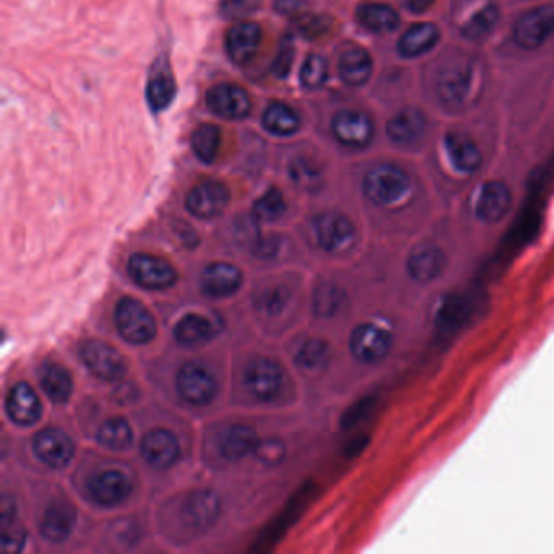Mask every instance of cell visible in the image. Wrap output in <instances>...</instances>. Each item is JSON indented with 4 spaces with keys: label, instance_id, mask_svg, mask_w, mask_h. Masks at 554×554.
Masks as SVG:
<instances>
[{
    "label": "cell",
    "instance_id": "1",
    "mask_svg": "<svg viewBox=\"0 0 554 554\" xmlns=\"http://www.w3.org/2000/svg\"><path fill=\"white\" fill-rule=\"evenodd\" d=\"M362 193L379 207H397L413 193V179L395 164H381L366 174Z\"/></svg>",
    "mask_w": 554,
    "mask_h": 554
},
{
    "label": "cell",
    "instance_id": "2",
    "mask_svg": "<svg viewBox=\"0 0 554 554\" xmlns=\"http://www.w3.org/2000/svg\"><path fill=\"white\" fill-rule=\"evenodd\" d=\"M116 326L129 343L143 345L155 339V319L141 301L132 298H122L116 306Z\"/></svg>",
    "mask_w": 554,
    "mask_h": 554
},
{
    "label": "cell",
    "instance_id": "3",
    "mask_svg": "<svg viewBox=\"0 0 554 554\" xmlns=\"http://www.w3.org/2000/svg\"><path fill=\"white\" fill-rule=\"evenodd\" d=\"M314 235L319 246L329 254H345L356 243L355 225L339 212L319 214L314 222Z\"/></svg>",
    "mask_w": 554,
    "mask_h": 554
},
{
    "label": "cell",
    "instance_id": "4",
    "mask_svg": "<svg viewBox=\"0 0 554 554\" xmlns=\"http://www.w3.org/2000/svg\"><path fill=\"white\" fill-rule=\"evenodd\" d=\"M393 339L384 327L361 324L350 337V350L358 361L366 364L382 361L391 353Z\"/></svg>",
    "mask_w": 554,
    "mask_h": 554
},
{
    "label": "cell",
    "instance_id": "5",
    "mask_svg": "<svg viewBox=\"0 0 554 554\" xmlns=\"http://www.w3.org/2000/svg\"><path fill=\"white\" fill-rule=\"evenodd\" d=\"M207 106L218 118L226 120H243L251 114L249 93L235 83H218L208 89Z\"/></svg>",
    "mask_w": 554,
    "mask_h": 554
},
{
    "label": "cell",
    "instance_id": "6",
    "mask_svg": "<svg viewBox=\"0 0 554 554\" xmlns=\"http://www.w3.org/2000/svg\"><path fill=\"white\" fill-rule=\"evenodd\" d=\"M179 395L193 405H208L218 393V382L197 362H185L178 374Z\"/></svg>",
    "mask_w": 554,
    "mask_h": 554
},
{
    "label": "cell",
    "instance_id": "7",
    "mask_svg": "<svg viewBox=\"0 0 554 554\" xmlns=\"http://www.w3.org/2000/svg\"><path fill=\"white\" fill-rule=\"evenodd\" d=\"M80 355L87 368L101 379L118 381L126 374L127 362L124 356L104 341H85L80 347Z\"/></svg>",
    "mask_w": 554,
    "mask_h": 554
},
{
    "label": "cell",
    "instance_id": "8",
    "mask_svg": "<svg viewBox=\"0 0 554 554\" xmlns=\"http://www.w3.org/2000/svg\"><path fill=\"white\" fill-rule=\"evenodd\" d=\"M129 274L137 285L147 289L170 288L178 278L176 270L166 260L148 254H135L131 257Z\"/></svg>",
    "mask_w": 554,
    "mask_h": 554
},
{
    "label": "cell",
    "instance_id": "9",
    "mask_svg": "<svg viewBox=\"0 0 554 554\" xmlns=\"http://www.w3.org/2000/svg\"><path fill=\"white\" fill-rule=\"evenodd\" d=\"M554 33V8L537 7L518 18L514 28L516 43L524 49H537Z\"/></svg>",
    "mask_w": 554,
    "mask_h": 554
},
{
    "label": "cell",
    "instance_id": "10",
    "mask_svg": "<svg viewBox=\"0 0 554 554\" xmlns=\"http://www.w3.org/2000/svg\"><path fill=\"white\" fill-rule=\"evenodd\" d=\"M332 132L341 145L362 148L374 137V124L370 116L355 110H343L332 119Z\"/></svg>",
    "mask_w": 554,
    "mask_h": 554
},
{
    "label": "cell",
    "instance_id": "11",
    "mask_svg": "<svg viewBox=\"0 0 554 554\" xmlns=\"http://www.w3.org/2000/svg\"><path fill=\"white\" fill-rule=\"evenodd\" d=\"M229 189L220 181H205L195 185L185 199L187 210L202 220H210L228 207Z\"/></svg>",
    "mask_w": 554,
    "mask_h": 554
},
{
    "label": "cell",
    "instance_id": "12",
    "mask_svg": "<svg viewBox=\"0 0 554 554\" xmlns=\"http://www.w3.org/2000/svg\"><path fill=\"white\" fill-rule=\"evenodd\" d=\"M262 45V28L257 23L237 22L229 28L225 39V47L229 59L237 66H246L256 59Z\"/></svg>",
    "mask_w": 554,
    "mask_h": 554
},
{
    "label": "cell",
    "instance_id": "13",
    "mask_svg": "<svg viewBox=\"0 0 554 554\" xmlns=\"http://www.w3.org/2000/svg\"><path fill=\"white\" fill-rule=\"evenodd\" d=\"M246 387L256 399L272 400L283 385V370L274 360H256L246 370Z\"/></svg>",
    "mask_w": 554,
    "mask_h": 554
},
{
    "label": "cell",
    "instance_id": "14",
    "mask_svg": "<svg viewBox=\"0 0 554 554\" xmlns=\"http://www.w3.org/2000/svg\"><path fill=\"white\" fill-rule=\"evenodd\" d=\"M447 267V257L437 246L423 243L408 254V275L418 283H431L444 274Z\"/></svg>",
    "mask_w": 554,
    "mask_h": 554
},
{
    "label": "cell",
    "instance_id": "15",
    "mask_svg": "<svg viewBox=\"0 0 554 554\" xmlns=\"http://www.w3.org/2000/svg\"><path fill=\"white\" fill-rule=\"evenodd\" d=\"M437 89L445 103L452 106L465 104L476 91L475 66H458L444 70Z\"/></svg>",
    "mask_w": 554,
    "mask_h": 554
},
{
    "label": "cell",
    "instance_id": "16",
    "mask_svg": "<svg viewBox=\"0 0 554 554\" xmlns=\"http://www.w3.org/2000/svg\"><path fill=\"white\" fill-rule=\"evenodd\" d=\"M510 204L512 195L509 187L499 181H491L481 185L475 197V214L481 222H501L504 216L509 214Z\"/></svg>",
    "mask_w": 554,
    "mask_h": 554
},
{
    "label": "cell",
    "instance_id": "17",
    "mask_svg": "<svg viewBox=\"0 0 554 554\" xmlns=\"http://www.w3.org/2000/svg\"><path fill=\"white\" fill-rule=\"evenodd\" d=\"M74 443L60 429H45L35 439V452L39 460L52 468L66 466L74 457Z\"/></svg>",
    "mask_w": 554,
    "mask_h": 554
},
{
    "label": "cell",
    "instance_id": "18",
    "mask_svg": "<svg viewBox=\"0 0 554 554\" xmlns=\"http://www.w3.org/2000/svg\"><path fill=\"white\" fill-rule=\"evenodd\" d=\"M179 441L168 429H152L141 441V455L150 465L168 468L179 457Z\"/></svg>",
    "mask_w": 554,
    "mask_h": 554
},
{
    "label": "cell",
    "instance_id": "19",
    "mask_svg": "<svg viewBox=\"0 0 554 554\" xmlns=\"http://www.w3.org/2000/svg\"><path fill=\"white\" fill-rule=\"evenodd\" d=\"M176 97V82L166 57L155 60L148 75L147 101L155 112L164 111Z\"/></svg>",
    "mask_w": 554,
    "mask_h": 554
},
{
    "label": "cell",
    "instance_id": "20",
    "mask_svg": "<svg viewBox=\"0 0 554 554\" xmlns=\"http://www.w3.org/2000/svg\"><path fill=\"white\" fill-rule=\"evenodd\" d=\"M132 491V483L127 475L118 470L99 473L89 481V493L97 503L103 506H116L126 501Z\"/></svg>",
    "mask_w": 554,
    "mask_h": 554
},
{
    "label": "cell",
    "instance_id": "21",
    "mask_svg": "<svg viewBox=\"0 0 554 554\" xmlns=\"http://www.w3.org/2000/svg\"><path fill=\"white\" fill-rule=\"evenodd\" d=\"M7 412L12 422L20 426H30L41 418V402L31 385L20 382L12 387L8 392Z\"/></svg>",
    "mask_w": 554,
    "mask_h": 554
},
{
    "label": "cell",
    "instance_id": "22",
    "mask_svg": "<svg viewBox=\"0 0 554 554\" xmlns=\"http://www.w3.org/2000/svg\"><path fill=\"white\" fill-rule=\"evenodd\" d=\"M243 283V274L236 266L226 262H214L202 275L204 293L214 298L233 295Z\"/></svg>",
    "mask_w": 554,
    "mask_h": 554
},
{
    "label": "cell",
    "instance_id": "23",
    "mask_svg": "<svg viewBox=\"0 0 554 554\" xmlns=\"http://www.w3.org/2000/svg\"><path fill=\"white\" fill-rule=\"evenodd\" d=\"M445 150L451 160L452 166L460 172L472 174L480 170L483 156L475 141L464 133H449L445 137Z\"/></svg>",
    "mask_w": 554,
    "mask_h": 554
},
{
    "label": "cell",
    "instance_id": "24",
    "mask_svg": "<svg viewBox=\"0 0 554 554\" xmlns=\"http://www.w3.org/2000/svg\"><path fill=\"white\" fill-rule=\"evenodd\" d=\"M75 527V509L67 501L52 503L41 520V533L52 543L68 538Z\"/></svg>",
    "mask_w": 554,
    "mask_h": 554
},
{
    "label": "cell",
    "instance_id": "25",
    "mask_svg": "<svg viewBox=\"0 0 554 554\" xmlns=\"http://www.w3.org/2000/svg\"><path fill=\"white\" fill-rule=\"evenodd\" d=\"M426 129V119L422 111L414 108H407L393 116L387 124V133L392 141L399 145H412L420 141Z\"/></svg>",
    "mask_w": 554,
    "mask_h": 554
},
{
    "label": "cell",
    "instance_id": "26",
    "mask_svg": "<svg viewBox=\"0 0 554 554\" xmlns=\"http://www.w3.org/2000/svg\"><path fill=\"white\" fill-rule=\"evenodd\" d=\"M257 443L259 441L254 429L246 424H235L223 431L222 436L218 439V447L223 457L228 460H239L256 451Z\"/></svg>",
    "mask_w": 554,
    "mask_h": 554
},
{
    "label": "cell",
    "instance_id": "27",
    "mask_svg": "<svg viewBox=\"0 0 554 554\" xmlns=\"http://www.w3.org/2000/svg\"><path fill=\"white\" fill-rule=\"evenodd\" d=\"M339 74L341 82L348 87H361L370 80L372 74V59L368 51L361 47H353L341 54L339 60Z\"/></svg>",
    "mask_w": 554,
    "mask_h": 554
},
{
    "label": "cell",
    "instance_id": "28",
    "mask_svg": "<svg viewBox=\"0 0 554 554\" xmlns=\"http://www.w3.org/2000/svg\"><path fill=\"white\" fill-rule=\"evenodd\" d=\"M356 18L366 30L379 35L392 33L400 23L397 12L391 5L377 4V2H368L360 5L356 10Z\"/></svg>",
    "mask_w": 554,
    "mask_h": 554
},
{
    "label": "cell",
    "instance_id": "29",
    "mask_svg": "<svg viewBox=\"0 0 554 554\" xmlns=\"http://www.w3.org/2000/svg\"><path fill=\"white\" fill-rule=\"evenodd\" d=\"M39 381L46 395L56 403H66L74 391L72 377L57 362H45L39 370Z\"/></svg>",
    "mask_w": 554,
    "mask_h": 554
},
{
    "label": "cell",
    "instance_id": "30",
    "mask_svg": "<svg viewBox=\"0 0 554 554\" xmlns=\"http://www.w3.org/2000/svg\"><path fill=\"white\" fill-rule=\"evenodd\" d=\"M439 41V28L433 23H418L400 37L399 52L403 57H418L431 51Z\"/></svg>",
    "mask_w": 554,
    "mask_h": 554
},
{
    "label": "cell",
    "instance_id": "31",
    "mask_svg": "<svg viewBox=\"0 0 554 554\" xmlns=\"http://www.w3.org/2000/svg\"><path fill=\"white\" fill-rule=\"evenodd\" d=\"M218 512H220V501L210 491L193 493L185 501L183 509L185 520L193 527H207L218 517Z\"/></svg>",
    "mask_w": 554,
    "mask_h": 554
},
{
    "label": "cell",
    "instance_id": "32",
    "mask_svg": "<svg viewBox=\"0 0 554 554\" xmlns=\"http://www.w3.org/2000/svg\"><path fill=\"white\" fill-rule=\"evenodd\" d=\"M262 124L267 132L277 135V137H289L298 132V129L301 127V119L298 116V112L285 103H272L262 118Z\"/></svg>",
    "mask_w": 554,
    "mask_h": 554
},
{
    "label": "cell",
    "instance_id": "33",
    "mask_svg": "<svg viewBox=\"0 0 554 554\" xmlns=\"http://www.w3.org/2000/svg\"><path fill=\"white\" fill-rule=\"evenodd\" d=\"M191 145L195 156L204 163H214L222 145V131L214 124H200L193 132Z\"/></svg>",
    "mask_w": 554,
    "mask_h": 554
},
{
    "label": "cell",
    "instance_id": "34",
    "mask_svg": "<svg viewBox=\"0 0 554 554\" xmlns=\"http://www.w3.org/2000/svg\"><path fill=\"white\" fill-rule=\"evenodd\" d=\"M210 333H212L210 322L199 314L184 316L179 320L176 330H174L179 343H183L185 347H197V345L205 343L210 339Z\"/></svg>",
    "mask_w": 554,
    "mask_h": 554
},
{
    "label": "cell",
    "instance_id": "35",
    "mask_svg": "<svg viewBox=\"0 0 554 554\" xmlns=\"http://www.w3.org/2000/svg\"><path fill=\"white\" fill-rule=\"evenodd\" d=\"M99 443L114 451H126L132 444V429L124 418H111L98 431Z\"/></svg>",
    "mask_w": 554,
    "mask_h": 554
},
{
    "label": "cell",
    "instance_id": "36",
    "mask_svg": "<svg viewBox=\"0 0 554 554\" xmlns=\"http://www.w3.org/2000/svg\"><path fill=\"white\" fill-rule=\"evenodd\" d=\"M287 204L283 199V193L278 189H270L260 197L254 207H252V214L254 218L260 223L277 222L281 214H285Z\"/></svg>",
    "mask_w": 554,
    "mask_h": 554
},
{
    "label": "cell",
    "instance_id": "37",
    "mask_svg": "<svg viewBox=\"0 0 554 554\" xmlns=\"http://www.w3.org/2000/svg\"><path fill=\"white\" fill-rule=\"evenodd\" d=\"M329 78V66L327 60L319 56V54H310L308 59L304 60L301 72H299V82L304 89H322Z\"/></svg>",
    "mask_w": 554,
    "mask_h": 554
},
{
    "label": "cell",
    "instance_id": "38",
    "mask_svg": "<svg viewBox=\"0 0 554 554\" xmlns=\"http://www.w3.org/2000/svg\"><path fill=\"white\" fill-rule=\"evenodd\" d=\"M497 18H499L497 8L495 5H486L476 16H473L470 22L466 23L464 35L468 39H480V37H486L489 31L495 28Z\"/></svg>",
    "mask_w": 554,
    "mask_h": 554
},
{
    "label": "cell",
    "instance_id": "39",
    "mask_svg": "<svg viewBox=\"0 0 554 554\" xmlns=\"http://www.w3.org/2000/svg\"><path fill=\"white\" fill-rule=\"evenodd\" d=\"M327 360H329V347L322 340L306 341L298 353V362L308 371L324 368Z\"/></svg>",
    "mask_w": 554,
    "mask_h": 554
},
{
    "label": "cell",
    "instance_id": "40",
    "mask_svg": "<svg viewBox=\"0 0 554 554\" xmlns=\"http://www.w3.org/2000/svg\"><path fill=\"white\" fill-rule=\"evenodd\" d=\"M254 454L266 465H278L287 455V449H285V444L281 443L280 439L267 437L264 441L257 443Z\"/></svg>",
    "mask_w": 554,
    "mask_h": 554
},
{
    "label": "cell",
    "instance_id": "41",
    "mask_svg": "<svg viewBox=\"0 0 554 554\" xmlns=\"http://www.w3.org/2000/svg\"><path fill=\"white\" fill-rule=\"evenodd\" d=\"M260 0H222L220 14L226 20L243 22L246 16H252L259 8Z\"/></svg>",
    "mask_w": 554,
    "mask_h": 554
},
{
    "label": "cell",
    "instance_id": "42",
    "mask_svg": "<svg viewBox=\"0 0 554 554\" xmlns=\"http://www.w3.org/2000/svg\"><path fill=\"white\" fill-rule=\"evenodd\" d=\"M289 176L296 184L301 185L304 189H309V191H312L320 183L319 171L306 160H295L289 166Z\"/></svg>",
    "mask_w": 554,
    "mask_h": 554
},
{
    "label": "cell",
    "instance_id": "43",
    "mask_svg": "<svg viewBox=\"0 0 554 554\" xmlns=\"http://www.w3.org/2000/svg\"><path fill=\"white\" fill-rule=\"evenodd\" d=\"M298 31L308 39L324 37L330 30V20L322 16H304L296 22Z\"/></svg>",
    "mask_w": 554,
    "mask_h": 554
},
{
    "label": "cell",
    "instance_id": "44",
    "mask_svg": "<svg viewBox=\"0 0 554 554\" xmlns=\"http://www.w3.org/2000/svg\"><path fill=\"white\" fill-rule=\"evenodd\" d=\"M293 45H291V39H285L283 45H281L280 52H278V57L275 60L274 72L277 77H287L289 74V68H291V62H293Z\"/></svg>",
    "mask_w": 554,
    "mask_h": 554
},
{
    "label": "cell",
    "instance_id": "45",
    "mask_svg": "<svg viewBox=\"0 0 554 554\" xmlns=\"http://www.w3.org/2000/svg\"><path fill=\"white\" fill-rule=\"evenodd\" d=\"M0 514H2V525L4 527H8L10 522H14V517H16V504H14L12 499H8V497L2 499Z\"/></svg>",
    "mask_w": 554,
    "mask_h": 554
},
{
    "label": "cell",
    "instance_id": "46",
    "mask_svg": "<svg viewBox=\"0 0 554 554\" xmlns=\"http://www.w3.org/2000/svg\"><path fill=\"white\" fill-rule=\"evenodd\" d=\"M303 7L301 0H277L275 8L277 12H280L283 16H291V14H298L299 8Z\"/></svg>",
    "mask_w": 554,
    "mask_h": 554
},
{
    "label": "cell",
    "instance_id": "47",
    "mask_svg": "<svg viewBox=\"0 0 554 554\" xmlns=\"http://www.w3.org/2000/svg\"><path fill=\"white\" fill-rule=\"evenodd\" d=\"M434 0H402V5L413 12V14H423L433 7Z\"/></svg>",
    "mask_w": 554,
    "mask_h": 554
}]
</instances>
